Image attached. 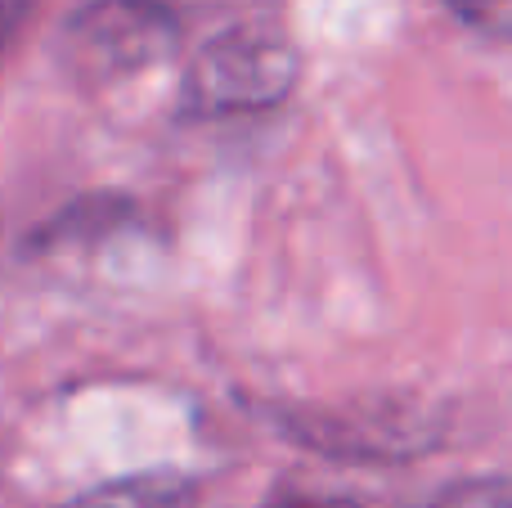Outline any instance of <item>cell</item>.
I'll return each instance as SVG.
<instances>
[{
    "label": "cell",
    "instance_id": "6da1fadb",
    "mask_svg": "<svg viewBox=\"0 0 512 508\" xmlns=\"http://www.w3.org/2000/svg\"><path fill=\"white\" fill-rule=\"evenodd\" d=\"M297 81V50L274 27H234L194 63L189 99L203 113H256L279 104Z\"/></svg>",
    "mask_w": 512,
    "mask_h": 508
},
{
    "label": "cell",
    "instance_id": "7a4b0ae2",
    "mask_svg": "<svg viewBox=\"0 0 512 508\" xmlns=\"http://www.w3.org/2000/svg\"><path fill=\"white\" fill-rule=\"evenodd\" d=\"M68 508H198V491L180 473H140L95 486Z\"/></svg>",
    "mask_w": 512,
    "mask_h": 508
},
{
    "label": "cell",
    "instance_id": "3957f363",
    "mask_svg": "<svg viewBox=\"0 0 512 508\" xmlns=\"http://www.w3.org/2000/svg\"><path fill=\"white\" fill-rule=\"evenodd\" d=\"M445 9H450L459 23H468L472 32L512 41V0H445Z\"/></svg>",
    "mask_w": 512,
    "mask_h": 508
},
{
    "label": "cell",
    "instance_id": "277c9868",
    "mask_svg": "<svg viewBox=\"0 0 512 508\" xmlns=\"http://www.w3.org/2000/svg\"><path fill=\"white\" fill-rule=\"evenodd\" d=\"M265 508H360V504L328 491H279Z\"/></svg>",
    "mask_w": 512,
    "mask_h": 508
},
{
    "label": "cell",
    "instance_id": "5b68a950",
    "mask_svg": "<svg viewBox=\"0 0 512 508\" xmlns=\"http://www.w3.org/2000/svg\"><path fill=\"white\" fill-rule=\"evenodd\" d=\"M23 14H27V0H0V59H5L9 41H14L18 23H23Z\"/></svg>",
    "mask_w": 512,
    "mask_h": 508
}]
</instances>
